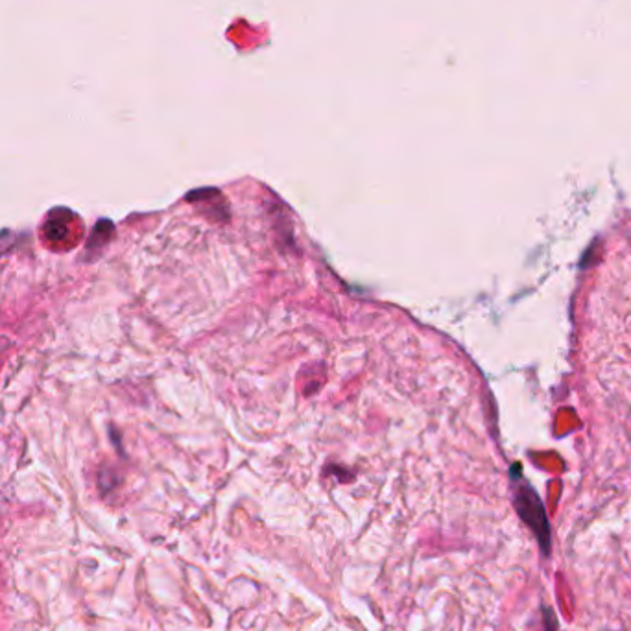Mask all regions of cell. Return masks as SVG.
Returning a JSON list of instances; mask_svg holds the SVG:
<instances>
[{"instance_id": "6da1fadb", "label": "cell", "mask_w": 631, "mask_h": 631, "mask_svg": "<svg viewBox=\"0 0 631 631\" xmlns=\"http://www.w3.org/2000/svg\"><path fill=\"white\" fill-rule=\"evenodd\" d=\"M517 476L512 473L513 485H515V493H513V506L517 509V515L521 521L530 528L533 537L537 539L539 550L543 558H550L552 554V528L548 515H546L545 502L537 491L528 484L526 480L521 476V467L515 465Z\"/></svg>"}, {"instance_id": "7a4b0ae2", "label": "cell", "mask_w": 631, "mask_h": 631, "mask_svg": "<svg viewBox=\"0 0 631 631\" xmlns=\"http://www.w3.org/2000/svg\"><path fill=\"white\" fill-rule=\"evenodd\" d=\"M541 613H543V624H545V631L560 630V620H558V617H555V611L550 608V606L543 603Z\"/></svg>"}]
</instances>
